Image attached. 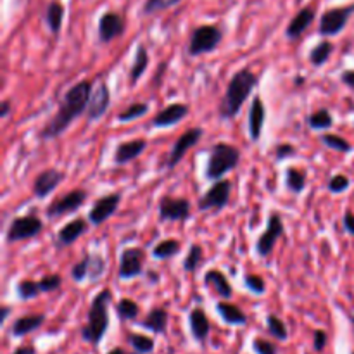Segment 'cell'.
Segmentation results:
<instances>
[{"mask_svg": "<svg viewBox=\"0 0 354 354\" xmlns=\"http://www.w3.org/2000/svg\"><path fill=\"white\" fill-rule=\"evenodd\" d=\"M266 324H268L270 334L275 335L279 341H286L287 328H286V324H283L279 317H275V315H268V318H266Z\"/></svg>", "mask_w": 354, "mask_h": 354, "instance_id": "39", "label": "cell"}, {"mask_svg": "<svg viewBox=\"0 0 354 354\" xmlns=\"http://www.w3.org/2000/svg\"><path fill=\"white\" fill-rule=\"evenodd\" d=\"M9 313H10V308L9 306H3L2 308V322H6V318L9 317Z\"/></svg>", "mask_w": 354, "mask_h": 354, "instance_id": "54", "label": "cell"}, {"mask_svg": "<svg viewBox=\"0 0 354 354\" xmlns=\"http://www.w3.org/2000/svg\"><path fill=\"white\" fill-rule=\"evenodd\" d=\"M111 299H113V292L109 289H104L93 297L92 306L88 311V324L83 327L82 337L86 342L97 344L100 339L106 334L107 327H109V315H107V306H109Z\"/></svg>", "mask_w": 354, "mask_h": 354, "instance_id": "3", "label": "cell"}, {"mask_svg": "<svg viewBox=\"0 0 354 354\" xmlns=\"http://www.w3.org/2000/svg\"><path fill=\"white\" fill-rule=\"evenodd\" d=\"M144 261L145 252L144 249L138 248H128L121 252L120 259V279L121 280H131L135 277L142 275L144 272Z\"/></svg>", "mask_w": 354, "mask_h": 354, "instance_id": "12", "label": "cell"}, {"mask_svg": "<svg viewBox=\"0 0 354 354\" xmlns=\"http://www.w3.org/2000/svg\"><path fill=\"white\" fill-rule=\"evenodd\" d=\"M130 344L133 346L135 351L138 353H151L152 349H154V341H152L151 337H145V335H138V334H133L130 335Z\"/></svg>", "mask_w": 354, "mask_h": 354, "instance_id": "43", "label": "cell"}, {"mask_svg": "<svg viewBox=\"0 0 354 354\" xmlns=\"http://www.w3.org/2000/svg\"><path fill=\"white\" fill-rule=\"evenodd\" d=\"M315 349H317V351H324V348H325V344H327V334H325L324 330H317L315 332Z\"/></svg>", "mask_w": 354, "mask_h": 354, "instance_id": "49", "label": "cell"}, {"mask_svg": "<svg viewBox=\"0 0 354 354\" xmlns=\"http://www.w3.org/2000/svg\"><path fill=\"white\" fill-rule=\"evenodd\" d=\"M216 311L228 325H245L248 324V317L244 315V311H242L241 308L235 306V304L218 303Z\"/></svg>", "mask_w": 354, "mask_h": 354, "instance_id": "27", "label": "cell"}, {"mask_svg": "<svg viewBox=\"0 0 354 354\" xmlns=\"http://www.w3.org/2000/svg\"><path fill=\"white\" fill-rule=\"evenodd\" d=\"M145 147H147V142L144 138H135V140L123 142L116 147L114 151V162L116 165H127L131 162L133 159H137L138 156L144 154Z\"/></svg>", "mask_w": 354, "mask_h": 354, "instance_id": "21", "label": "cell"}, {"mask_svg": "<svg viewBox=\"0 0 354 354\" xmlns=\"http://www.w3.org/2000/svg\"><path fill=\"white\" fill-rule=\"evenodd\" d=\"M182 0H145L144 3V14H156L161 10L169 9V7L176 6Z\"/></svg>", "mask_w": 354, "mask_h": 354, "instance_id": "41", "label": "cell"}, {"mask_svg": "<svg viewBox=\"0 0 354 354\" xmlns=\"http://www.w3.org/2000/svg\"><path fill=\"white\" fill-rule=\"evenodd\" d=\"M190 216V203L183 197L165 196L159 201V220L180 221Z\"/></svg>", "mask_w": 354, "mask_h": 354, "instance_id": "11", "label": "cell"}, {"mask_svg": "<svg viewBox=\"0 0 354 354\" xmlns=\"http://www.w3.org/2000/svg\"><path fill=\"white\" fill-rule=\"evenodd\" d=\"M353 324H354V318H353Z\"/></svg>", "mask_w": 354, "mask_h": 354, "instance_id": "57", "label": "cell"}, {"mask_svg": "<svg viewBox=\"0 0 354 354\" xmlns=\"http://www.w3.org/2000/svg\"><path fill=\"white\" fill-rule=\"evenodd\" d=\"M109 104H111V92L107 88L106 83H100L97 86L95 92H92V97H90V102H88V109H86V118L88 121H95L100 120V118L106 114V111L109 109Z\"/></svg>", "mask_w": 354, "mask_h": 354, "instance_id": "18", "label": "cell"}, {"mask_svg": "<svg viewBox=\"0 0 354 354\" xmlns=\"http://www.w3.org/2000/svg\"><path fill=\"white\" fill-rule=\"evenodd\" d=\"M45 19H47V24H48V28H50L52 33L57 35L59 31H61L62 19H64V6H62L61 2H57V0H54V2L48 3Z\"/></svg>", "mask_w": 354, "mask_h": 354, "instance_id": "29", "label": "cell"}, {"mask_svg": "<svg viewBox=\"0 0 354 354\" xmlns=\"http://www.w3.org/2000/svg\"><path fill=\"white\" fill-rule=\"evenodd\" d=\"M41 230H44V223H41L40 218L33 216V214L17 216L10 221L9 228H7L6 241L9 242V244H16V242L37 237Z\"/></svg>", "mask_w": 354, "mask_h": 354, "instance_id": "6", "label": "cell"}, {"mask_svg": "<svg viewBox=\"0 0 354 354\" xmlns=\"http://www.w3.org/2000/svg\"><path fill=\"white\" fill-rule=\"evenodd\" d=\"M62 180H64V173L59 171V169H44L33 182L35 196H37L38 199H45V197L50 196V194L61 185Z\"/></svg>", "mask_w": 354, "mask_h": 354, "instance_id": "15", "label": "cell"}, {"mask_svg": "<svg viewBox=\"0 0 354 354\" xmlns=\"http://www.w3.org/2000/svg\"><path fill=\"white\" fill-rule=\"evenodd\" d=\"M349 185H351V180H349L348 176L335 175L328 180L327 189H328V192H332V194H341V192H344V190H348Z\"/></svg>", "mask_w": 354, "mask_h": 354, "instance_id": "44", "label": "cell"}, {"mask_svg": "<svg viewBox=\"0 0 354 354\" xmlns=\"http://www.w3.org/2000/svg\"><path fill=\"white\" fill-rule=\"evenodd\" d=\"M88 268H90V254H85L78 263H76V265H73L71 279L75 280V282H83V280L88 277Z\"/></svg>", "mask_w": 354, "mask_h": 354, "instance_id": "40", "label": "cell"}, {"mask_svg": "<svg viewBox=\"0 0 354 354\" xmlns=\"http://www.w3.org/2000/svg\"><path fill=\"white\" fill-rule=\"evenodd\" d=\"M286 185L290 192L301 194L304 190V187H306V173L299 171L296 168H287Z\"/></svg>", "mask_w": 354, "mask_h": 354, "instance_id": "32", "label": "cell"}, {"mask_svg": "<svg viewBox=\"0 0 354 354\" xmlns=\"http://www.w3.org/2000/svg\"><path fill=\"white\" fill-rule=\"evenodd\" d=\"M166 325H168V311L162 308H154L152 311H149L145 320L142 322V327L152 330L154 334H162L166 330Z\"/></svg>", "mask_w": 354, "mask_h": 354, "instance_id": "26", "label": "cell"}, {"mask_svg": "<svg viewBox=\"0 0 354 354\" xmlns=\"http://www.w3.org/2000/svg\"><path fill=\"white\" fill-rule=\"evenodd\" d=\"M204 283L206 286H211L218 294L221 296V299H230L232 297V286L228 282L227 275L220 270H207V273L204 275Z\"/></svg>", "mask_w": 354, "mask_h": 354, "instance_id": "23", "label": "cell"}, {"mask_svg": "<svg viewBox=\"0 0 354 354\" xmlns=\"http://www.w3.org/2000/svg\"><path fill=\"white\" fill-rule=\"evenodd\" d=\"M104 270H106V263H104L102 256L90 254V268H88V279L92 282L99 280L102 277Z\"/></svg>", "mask_w": 354, "mask_h": 354, "instance_id": "42", "label": "cell"}, {"mask_svg": "<svg viewBox=\"0 0 354 354\" xmlns=\"http://www.w3.org/2000/svg\"><path fill=\"white\" fill-rule=\"evenodd\" d=\"M252 348H254V351L258 354H277L275 346H273L272 342L265 341V339H254Z\"/></svg>", "mask_w": 354, "mask_h": 354, "instance_id": "48", "label": "cell"}, {"mask_svg": "<svg viewBox=\"0 0 354 354\" xmlns=\"http://www.w3.org/2000/svg\"><path fill=\"white\" fill-rule=\"evenodd\" d=\"M44 322H45L44 315H26V317L17 318L12 325V335H16V337H23V335L37 330Z\"/></svg>", "mask_w": 354, "mask_h": 354, "instance_id": "25", "label": "cell"}, {"mask_svg": "<svg viewBox=\"0 0 354 354\" xmlns=\"http://www.w3.org/2000/svg\"><path fill=\"white\" fill-rule=\"evenodd\" d=\"M109 354H124L123 353V349H120V348H116V349H114V351H111Z\"/></svg>", "mask_w": 354, "mask_h": 354, "instance_id": "56", "label": "cell"}, {"mask_svg": "<svg viewBox=\"0 0 354 354\" xmlns=\"http://www.w3.org/2000/svg\"><path fill=\"white\" fill-rule=\"evenodd\" d=\"M322 142H324L328 149H334V151H339V152H351L353 151V145L349 144L346 138H342L341 135L325 133V135H322Z\"/></svg>", "mask_w": 354, "mask_h": 354, "instance_id": "37", "label": "cell"}, {"mask_svg": "<svg viewBox=\"0 0 354 354\" xmlns=\"http://www.w3.org/2000/svg\"><path fill=\"white\" fill-rule=\"evenodd\" d=\"M223 40V31L220 30L214 24H203V26H197L196 30L190 35L189 41V54L192 57L197 55L209 54V52L216 50L218 45Z\"/></svg>", "mask_w": 354, "mask_h": 354, "instance_id": "5", "label": "cell"}, {"mask_svg": "<svg viewBox=\"0 0 354 354\" xmlns=\"http://www.w3.org/2000/svg\"><path fill=\"white\" fill-rule=\"evenodd\" d=\"M180 252V242L176 239H166L161 241L159 244H156V248L152 249V256L156 259H171L175 258Z\"/></svg>", "mask_w": 354, "mask_h": 354, "instance_id": "30", "label": "cell"}, {"mask_svg": "<svg viewBox=\"0 0 354 354\" xmlns=\"http://www.w3.org/2000/svg\"><path fill=\"white\" fill-rule=\"evenodd\" d=\"M10 113V102L9 100H3L2 104H0V118H7Z\"/></svg>", "mask_w": 354, "mask_h": 354, "instance_id": "52", "label": "cell"}, {"mask_svg": "<svg viewBox=\"0 0 354 354\" xmlns=\"http://www.w3.org/2000/svg\"><path fill=\"white\" fill-rule=\"evenodd\" d=\"M189 116V106L187 104H169L165 109L159 111L152 120V127L156 128H169L178 124L180 121Z\"/></svg>", "mask_w": 354, "mask_h": 354, "instance_id": "16", "label": "cell"}, {"mask_svg": "<svg viewBox=\"0 0 354 354\" xmlns=\"http://www.w3.org/2000/svg\"><path fill=\"white\" fill-rule=\"evenodd\" d=\"M147 113H149L147 102L131 104V106L127 107L123 113L118 114V121H120V123H128V121H133V120H138V118L145 116Z\"/></svg>", "mask_w": 354, "mask_h": 354, "instance_id": "34", "label": "cell"}, {"mask_svg": "<svg viewBox=\"0 0 354 354\" xmlns=\"http://www.w3.org/2000/svg\"><path fill=\"white\" fill-rule=\"evenodd\" d=\"M16 292L17 297L21 301H28V299H33L40 294V287H38V282L35 280H21L19 283L16 286Z\"/></svg>", "mask_w": 354, "mask_h": 354, "instance_id": "36", "label": "cell"}, {"mask_svg": "<svg viewBox=\"0 0 354 354\" xmlns=\"http://www.w3.org/2000/svg\"><path fill=\"white\" fill-rule=\"evenodd\" d=\"M249 135L254 142L261 138L263 127H265L266 120V107L263 104L261 97H254L251 102V109H249Z\"/></svg>", "mask_w": 354, "mask_h": 354, "instance_id": "20", "label": "cell"}, {"mask_svg": "<svg viewBox=\"0 0 354 354\" xmlns=\"http://www.w3.org/2000/svg\"><path fill=\"white\" fill-rule=\"evenodd\" d=\"M204 258V251L199 244H192V248L189 249V254L183 259V270L189 273H194L197 268H199L201 261Z\"/></svg>", "mask_w": 354, "mask_h": 354, "instance_id": "35", "label": "cell"}, {"mask_svg": "<svg viewBox=\"0 0 354 354\" xmlns=\"http://www.w3.org/2000/svg\"><path fill=\"white\" fill-rule=\"evenodd\" d=\"M308 124L313 130H328L334 124V118H332V114L327 109L315 111L313 114L308 116Z\"/></svg>", "mask_w": 354, "mask_h": 354, "instance_id": "33", "label": "cell"}, {"mask_svg": "<svg viewBox=\"0 0 354 354\" xmlns=\"http://www.w3.org/2000/svg\"><path fill=\"white\" fill-rule=\"evenodd\" d=\"M14 354H35V349L31 346H23V348L16 349Z\"/></svg>", "mask_w": 354, "mask_h": 354, "instance_id": "53", "label": "cell"}, {"mask_svg": "<svg viewBox=\"0 0 354 354\" xmlns=\"http://www.w3.org/2000/svg\"><path fill=\"white\" fill-rule=\"evenodd\" d=\"M258 85V76L249 68L241 69L232 76L230 83L227 86L223 100L220 104V118L221 120H232L241 113L242 106L249 99L252 90Z\"/></svg>", "mask_w": 354, "mask_h": 354, "instance_id": "2", "label": "cell"}, {"mask_svg": "<svg viewBox=\"0 0 354 354\" xmlns=\"http://www.w3.org/2000/svg\"><path fill=\"white\" fill-rule=\"evenodd\" d=\"M304 82H306V78H303V76H297L296 78V85H303Z\"/></svg>", "mask_w": 354, "mask_h": 354, "instance_id": "55", "label": "cell"}, {"mask_svg": "<svg viewBox=\"0 0 354 354\" xmlns=\"http://www.w3.org/2000/svg\"><path fill=\"white\" fill-rule=\"evenodd\" d=\"M121 203V194H109V196H104L93 204V207L88 213V221L92 225H100L107 220V218L113 216L116 213L118 206Z\"/></svg>", "mask_w": 354, "mask_h": 354, "instance_id": "14", "label": "cell"}, {"mask_svg": "<svg viewBox=\"0 0 354 354\" xmlns=\"http://www.w3.org/2000/svg\"><path fill=\"white\" fill-rule=\"evenodd\" d=\"M147 66H149L147 48H145L144 45H138L137 54H135V59H133V64H131V69H130V83H131V85H135V83H137L138 80L142 78V75L145 73Z\"/></svg>", "mask_w": 354, "mask_h": 354, "instance_id": "28", "label": "cell"}, {"mask_svg": "<svg viewBox=\"0 0 354 354\" xmlns=\"http://www.w3.org/2000/svg\"><path fill=\"white\" fill-rule=\"evenodd\" d=\"M232 192V182L230 180H216L213 187L204 194L197 203V207L201 211H209V209H223L230 201Z\"/></svg>", "mask_w": 354, "mask_h": 354, "instance_id": "10", "label": "cell"}, {"mask_svg": "<svg viewBox=\"0 0 354 354\" xmlns=\"http://www.w3.org/2000/svg\"><path fill=\"white\" fill-rule=\"evenodd\" d=\"M244 286L254 294H265L266 290L265 279L259 275H252V273H248V275L244 277Z\"/></svg>", "mask_w": 354, "mask_h": 354, "instance_id": "45", "label": "cell"}, {"mask_svg": "<svg viewBox=\"0 0 354 354\" xmlns=\"http://www.w3.org/2000/svg\"><path fill=\"white\" fill-rule=\"evenodd\" d=\"M86 197H88V192H86L85 189L73 190V192L64 194V196H61L59 199L52 201V203L48 204L45 214H47V218L54 220V218H61L68 213H75V211H78L80 207L83 206Z\"/></svg>", "mask_w": 354, "mask_h": 354, "instance_id": "7", "label": "cell"}, {"mask_svg": "<svg viewBox=\"0 0 354 354\" xmlns=\"http://www.w3.org/2000/svg\"><path fill=\"white\" fill-rule=\"evenodd\" d=\"M116 311L120 315V318H123V320H135L138 315V304L135 301L128 299V297H123L116 304Z\"/></svg>", "mask_w": 354, "mask_h": 354, "instance_id": "38", "label": "cell"}, {"mask_svg": "<svg viewBox=\"0 0 354 354\" xmlns=\"http://www.w3.org/2000/svg\"><path fill=\"white\" fill-rule=\"evenodd\" d=\"M344 228H346V232H349V234L354 235V214L351 213V211H346Z\"/></svg>", "mask_w": 354, "mask_h": 354, "instance_id": "50", "label": "cell"}, {"mask_svg": "<svg viewBox=\"0 0 354 354\" xmlns=\"http://www.w3.org/2000/svg\"><path fill=\"white\" fill-rule=\"evenodd\" d=\"M283 230H286V227H283L280 213H270L266 230L263 232V235L258 239V242H256V252H258L261 258H266V256L272 254L273 249H275L277 241L283 235Z\"/></svg>", "mask_w": 354, "mask_h": 354, "instance_id": "8", "label": "cell"}, {"mask_svg": "<svg viewBox=\"0 0 354 354\" xmlns=\"http://www.w3.org/2000/svg\"><path fill=\"white\" fill-rule=\"evenodd\" d=\"M189 322H190V330H192L194 339L199 342H203L204 339L207 337V334H209V328H211L206 313H204L201 308H196V310L190 311Z\"/></svg>", "mask_w": 354, "mask_h": 354, "instance_id": "24", "label": "cell"}, {"mask_svg": "<svg viewBox=\"0 0 354 354\" xmlns=\"http://www.w3.org/2000/svg\"><path fill=\"white\" fill-rule=\"evenodd\" d=\"M124 33V21L120 14L106 12L99 19V40L102 44H109L114 38Z\"/></svg>", "mask_w": 354, "mask_h": 354, "instance_id": "17", "label": "cell"}, {"mask_svg": "<svg viewBox=\"0 0 354 354\" xmlns=\"http://www.w3.org/2000/svg\"><path fill=\"white\" fill-rule=\"evenodd\" d=\"M296 154H297V151L292 144H279L275 147L277 161H283V159L292 158V156H296Z\"/></svg>", "mask_w": 354, "mask_h": 354, "instance_id": "47", "label": "cell"}, {"mask_svg": "<svg viewBox=\"0 0 354 354\" xmlns=\"http://www.w3.org/2000/svg\"><path fill=\"white\" fill-rule=\"evenodd\" d=\"M241 158V151L235 145L227 144V142L214 144L209 151V158H207L206 178L221 180L227 173L237 168Z\"/></svg>", "mask_w": 354, "mask_h": 354, "instance_id": "4", "label": "cell"}, {"mask_svg": "<svg viewBox=\"0 0 354 354\" xmlns=\"http://www.w3.org/2000/svg\"><path fill=\"white\" fill-rule=\"evenodd\" d=\"M354 7H335V9H328L322 14L320 17V28L318 33L322 37H334L339 35L348 24L349 16L353 14Z\"/></svg>", "mask_w": 354, "mask_h": 354, "instance_id": "9", "label": "cell"}, {"mask_svg": "<svg viewBox=\"0 0 354 354\" xmlns=\"http://www.w3.org/2000/svg\"><path fill=\"white\" fill-rule=\"evenodd\" d=\"M342 83H346L348 86H353L354 88V69H349V71H344L341 75Z\"/></svg>", "mask_w": 354, "mask_h": 354, "instance_id": "51", "label": "cell"}, {"mask_svg": "<svg viewBox=\"0 0 354 354\" xmlns=\"http://www.w3.org/2000/svg\"><path fill=\"white\" fill-rule=\"evenodd\" d=\"M332 52H334V45H332L330 41H327V40L320 41V44H318L317 47L311 48V52H310L311 64H313L315 68H320V66H324L325 62L330 59Z\"/></svg>", "mask_w": 354, "mask_h": 354, "instance_id": "31", "label": "cell"}, {"mask_svg": "<svg viewBox=\"0 0 354 354\" xmlns=\"http://www.w3.org/2000/svg\"><path fill=\"white\" fill-rule=\"evenodd\" d=\"M62 283V277L54 273V275H47L41 280H38V287H40V292H52V290L59 289Z\"/></svg>", "mask_w": 354, "mask_h": 354, "instance_id": "46", "label": "cell"}, {"mask_svg": "<svg viewBox=\"0 0 354 354\" xmlns=\"http://www.w3.org/2000/svg\"><path fill=\"white\" fill-rule=\"evenodd\" d=\"M92 88V82H86V80L78 82L75 86H71V88L64 93V99L59 104V109L57 113H55V116L45 124V128H41L40 137L44 138V140H52V138L61 137L76 118H80L83 113H86L90 97H92L93 92Z\"/></svg>", "mask_w": 354, "mask_h": 354, "instance_id": "1", "label": "cell"}, {"mask_svg": "<svg viewBox=\"0 0 354 354\" xmlns=\"http://www.w3.org/2000/svg\"><path fill=\"white\" fill-rule=\"evenodd\" d=\"M315 21V10L311 7H304L296 16L290 19V23L286 28V37L289 40H297L304 31L310 28V24Z\"/></svg>", "mask_w": 354, "mask_h": 354, "instance_id": "22", "label": "cell"}, {"mask_svg": "<svg viewBox=\"0 0 354 354\" xmlns=\"http://www.w3.org/2000/svg\"><path fill=\"white\" fill-rule=\"evenodd\" d=\"M203 135H204L203 128H190V130H187L185 133H183L182 137L175 142L171 152H169L168 168L169 169L175 168V166L178 165L183 158H185V154L189 152V149H192L194 145H197V142L203 138Z\"/></svg>", "mask_w": 354, "mask_h": 354, "instance_id": "13", "label": "cell"}, {"mask_svg": "<svg viewBox=\"0 0 354 354\" xmlns=\"http://www.w3.org/2000/svg\"><path fill=\"white\" fill-rule=\"evenodd\" d=\"M88 230V223L83 218H76V220L66 223L61 230L57 232V237H55V245L57 248H68V245L75 244L82 235L86 234Z\"/></svg>", "mask_w": 354, "mask_h": 354, "instance_id": "19", "label": "cell"}]
</instances>
